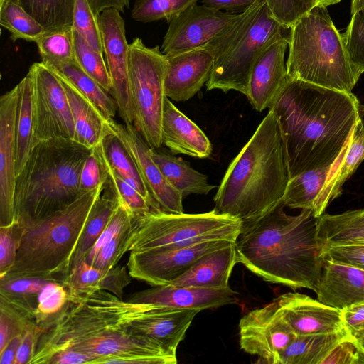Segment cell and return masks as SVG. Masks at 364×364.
Instances as JSON below:
<instances>
[{
	"label": "cell",
	"mask_w": 364,
	"mask_h": 364,
	"mask_svg": "<svg viewBox=\"0 0 364 364\" xmlns=\"http://www.w3.org/2000/svg\"><path fill=\"white\" fill-rule=\"evenodd\" d=\"M269 109L279 125L289 180L333 164L364 113L353 93L289 77Z\"/></svg>",
	"instance_id": "6da1fadb"
},
{
	"label": "cell",
	"mask_w": 364,
	"mask_h": 364,
	"mask_svg": "<svg viewBox=\"0 0 364 364\" xmlns=\"http://www.w3.org/2000/svg\"><path fill=\"white\" fill-rule=\"evenodd\" d=\"M284 201L243 228L236 241L237 262L266 282L316 291L325 262L318 218L310 209L287 215Z\"/></svg>",
	"instance_id": "7a4b0ae2"
},
{
	"label": "cell",
	"mask_w": 364,
	"mask_h": 364,
	"mask_svg": "<svg viewBox=\"0 0 364 364\" xmlns=\"http://www.w3.org/2000/svg\"><path fill=\"white\" fill-rule=\"evenodd\" d=\"M289 181L282 135L269 109L230 164L214 197L215 209L240 220L244 228L283 202Z\"/></svg>",
	"instance_id": "3957f363"
},
{
	"label": "cell",
	"mask_w": 364,
	"mask_h": 364,
	"mask_svg": "<svg viewBox=\"0 0 364 364\" xmlns=\"http://www.w3.org/2000/svg\"><path fill=\"white\" fill-rule=\"evenodd\" d=\"M92 150L73 139H52L36 144L16 178L14 223L43 218L80 197L81 171Z\"/></svg>",
	"instance_id": "277c9868"
},
{
	"label": "cell",
	"mask_w": 364,
	"mask_h": 364,
	"mask_svg": "<svg viewBox=\"0 0 364 364\" xmlns=\"http://www.w3.org/2000/svg\"><path fill=\"white\" fill-rule=\"evenodd\" d=\"M105 183L50 215L23 225L16 223L21 230L18 246L14 264L5 276L63 284L91 208Z\"/></svg>",
	"instance_id": "5b68a950"
},
{
	"label": "cell",
	"mask_w": 364,
	"mask_h": 364,
	"mask_svg": "<svg viewBox=\"0 0 364 364\" xmlns=\"http://www.w3.org/2000/svg\"><path fill=\"white\" fill-rule=\"evenodd\" d=\"M155 306L124 301L105 290L68 295L66 304L58 313L36 323L41 332L28 364H48L54 355L84 341L128 330Z\"/></svg>",
	"instance_id": "8992f818"
},
{
	"label": "cell",
	"mask_w": 364,
	"mask_h": 364,
	"mask_svg": "<svg viewBox=\"0 0 364 364\" xmlns=\"http://www.w3.org/2000/svg\"><path fill=\"white\" fill-rule=\"evenodd\" d=\"M289 30L288 77L353 93L361 73L353 63L327 6H316Z\"/></svg>",
	"instance_id": "52a82bcc"
},
{
	"label": "cell",
	"mask_w": 364,
	"mask_h": 364,
	"mask_svg": "<svg viewBox=\"0 0 364 364\" xmlns=\"http://www.w3.org/2000/svg\"><path fill=\"white\" fill-rule=\"evenodd\" d=\"M264 0H257L225 32L207 45L214 56L207 90L246 95L252 68L263 50L286 36Z\"/></svg>",
	"instance_id": "ba28073f"
},
{
	"label": "cell",
	"mask_w": 364,
	"mask_h": 364,
	"mask_svg": "<svg viewBox=\"0 0 364 364\" xmlns=\"http://www.w3.org/2000/svg\"><path fill=\"white\" fill-rule=\"evenodd\" d=\"M242 223L215 208L204 213H170L151 210L135 215L128 252L186 245L210 240L237 241Z\"/></svg>",
	"instance_id": "9c48e42d"
},
{
	"label": "cell",
	"mask_w": 364,
	"mask_h": 364,
	"mask_svg": "<svg viewBox=\"0 0 364 364\" xmlns=\"http://www.w3.org/2000/svg\"><path fill=\"white\" fill-rule=\"evenodd\" d=\"M166 56L159 46L149 48L139 38L129 44L128 78L134 112L133 125L146 144L159 149L163 144L161 122L166 98Z\"/></svg>",
	"instance_id": "30bf717a"
},
{
	"label": "cell",
	"mask_w": 364,
	"mask_h": 364,
	"mask_svg": "<svg viewBox=\"0 0 364 364\" xmlns=\"http://www.w3.org/2000/svg\"><path fill=\"white\" fill-rule=\"evenodd\" d=\"M33 146L52 139H73L74 122L68 99L57 74L43 63H33Z\"/></svg>",
	"instance_id": "8fae6325"
},
{
	"label": "cell",
	"mask_w": 364,
	"mask_h": 364,
	"mask_svg": "<svg viewBox=\"0 0 364 364\" xmlns=\"http://www.w3.org/2000/svg\"><path fill=\"white\" fill-rule=\"evenodd\" d=\"M235 242L218 240L140 252L131 251L127 267L132 278L153 286L170 284L206 253Z\"/></svg>",
	"instance_id": "7c38bea8"
},
{
	"label": "cell",
	"mask_w": 364,
	"mask_h": 364,
	"mask_svg": "<svg viewBox=\"0 0 364 364\" xmlns=\"http://www.w3.org/2000/svg\"><path fill=\"white\" fill-rule=\"evenodd\" d=\"M242 13L233 14L194 4L169 22L161 50L168 56L205 48L234 23Z\"/></svg>",
	"instance_id": "4fadbf2b"
},
{
	"label": "cell",
	"mask_w": 364,
	"mask_h": 364,
	"mask_svg": "<svg viewBox=\"0 0 364 364\" xmlns=\"http://www.w3.org/2000/svg\"><path fill=\"white\" fill-rule=\"evenodd\" d=\"M239 335L241 349L268 364H279L282 353L297 336L275 300L244 315Z\"/></svg>",
	"instance_id": "5bb4252c"
},
{
	"label": "cell",
	"mask_w": 364,
	"mask_h": 364,
	"mask_svg": "<svg viewBox=\"0 0 364 364\" xmlns=\"http://www.w3.org/2000/svg\"><path fill=\"white\" fill-rule=\"evenodd\" d=\"M103 52L112 81L111 95L114 99L119 117L124 124H133L128 78L129 48L125 23L116 9H107L98 16Z\"/></svg>",
	"instance_id": "9a60e30c"
},
{
	"label": "cell",
	"mask_w": 364,
	"mask_h": 364,
	"mask_svg": "<svg viewBox=\"0 0 364 364\" xmlns=\"http://www.w3.org/2000/svg\"><path fill=\"white\" fill-rule=\"evenodd\" d=\"M108 129L122 141L134 158L141 176L159 208L170 213H182L183 196L167 181L155 164L146 144L133 124L107 122Z\"/></svg>",
	"instance_id": "2e32d148"
},
{
	"label": "cell",
	"mask_w": 364,
	"mask_h": 364,
	"mask_svg": "<svg viewBox=\"0 0 364 364\" xmlns=\"http://www.w3.org/2000/svg\"><path fill=\"white\" fill-rule=\"evenodd\" d=\"M18 87L0 97V226L14 223Z\"/></svg>",
	"instance_id": "e0dca14e"
},
{
	"label": "cell",
	"mask_w": 364,
	"mask_h": 364,
	"mask_svg": "<svg viewBox=\"0 0 364 364\" xmlns=\"http://www.w3.org/2000/svg\"><path fill=\"white\" fill-rule=\"evenodd\" d=\"M274 300L297 336L346 331L341 310L317 299L298 292H288Z\"/></svg>",
	"instance_id": "ac0fdd59"
},
{
	"label": "cell",
	"mask_w": 364,
	"mask_h": 364,
	"mask_svg": "<svg viewBox=\"0 0 364 364\" xmlns=\"http://www.w3.org/2000/svg\"><path fill=\"white\" fill-rule=\"evenodd\" d=\"M288 44L287 36L274 41L263 50L252 68L245 95L257 112L270 107L288 80L284 63Z\"/></svg>",
	"instance_id": "d6986e66"
},
{
	"label": "cell",
	"mask_w": 364,
	"mask_h": 364,
	"mask_svg": "<svg viewBox=\"0 0 364 364\" xmlns=\"http://www.w3.org/2000/svg\"><path fill=\"white\" fill-rule=\"evenodd\" d=\"M166 59L165 94L176 102L188 100L200 90L214 63L213 55L205 48L168 55Z\"/></svg>",
	"instance_id": "ffe728a7"
},
{
	"label": "cell",
	"mask_w": 364,
	"mask_h": 364,
	"mask_svg": "<svg viewBox=\"0 0 364 364\" xmlns=\"http://www.w3.org/2000/svg\"><path fill=\"white\" fill-rule=\"evenodd\" d=\"M237 300L235 292L230 287L205 289L179 287L172 284L154 286L153 288L135 292L127 299L138 304L196 309L200 311L235 303Z\"/></svg>",
	"instance_id": "44dd1931"
},
{
	"label": "cell",
	"mask_w": 364,
	"mask_h": 364,
	"mask_svg": "<svg viewBox=\"0 0 364 364\" xmlns=\"http://www.w3.org/2000/svg\"><path fill=\"white\" fill-rule=\"evenodd\" d=\"M315 293L318 300L340 310L364 302V270L325 258Z\"/></svg>",
	"instance_id": "7402d4cb"
},
{
	"label": "cell",
	"mask_w": 364,
	"mask_h": 364,
	"mask_svg": "<svg viewBox=\"0 0 364 364\" xmlns=\"http://www.w3.org/2000/svg\"><path fill=\"white\" fill-rule=\"evenodd\" d=\"M161 139L172 154H185L205 159L213 151L212 144L205 133L182 113L166 97L164 104Z\"/></svg>",
	"instance_id": "603a6c76"
},
{
	"label": "cell",
	"mask_w": 364,
	"mask_h": 364,
	"mask_svg": "<svg viewBox=\"0 0 364 364\" xmlns=\"http://www.w3.org/2000/svg\"><path fill=\"white\" fill-rule=\"evenodd\" d=\"M200 311L156 305L147 316L135 321L129 331L134 334L153 338L168 351L176 354L179 343Z\"/></svg>",
	"instance_id": "cb8c5ba5"
},
{
	"label": "cell",
	"mask_w": 364,
	"mask_h": 364,
	"mask_svg": "<svg viewBox=\"0 0 364 364\" xmlns=\"http://www.w3.org/2000/svg\"><path fill=\"white\" fill-rule=\"evenodd\" d=\"M237 263L235 242L206 253L171 284L179 287L228 289L232 271Z\"/></svg>",
	"instance_id": "d4e9b609"
},
{
	"label": "cell",
	"mask_w": 364,
	"mask_h": 364,
	"mask_svg": "<svg viewBox=\"0 0 364 364\" xmlns=\"http://www.w3.org/2000/svg\"><path fill=\"white\" fill-rule=\"evenodd\" d=\"M364 159V124L362 119L355 127L346 146L333 165L316 200L313 211L316 217L341 193L344 183L355 173Z\"/></svg>",
	"instance_id": "484cf974"
},
{
	"label": "cell",
	"mask_w": 364,
	"mask_h": 364,
	"mask_svg": "<svg viewBox=\"0 0 364 364\" xmlns=\"http://www.w3.org/2000/svg\"><path fill=\"white\" fill-rule=\"evenodd\" d=\"M127 266L109 269L95 267L83 258L74 263L63 282L70 296H81L105 290L122 299L123 291L131 282Z\"/></svg>",
	"instance_id": "4316f807"
},
{
	"label": "cell",
	"mask_w": 364,
	"mask_h": 364,
	"mask_svg": "<svg viewBox=\"0 0 364 364\" xmlns=\"http://www.w3.org/2000/svg\"><path fill=\"white\" fill-rule=\"evenodd\" d=\"M57 75L62 82L70 104L75 128L73 140L87 148H95L107 134V121L69 82Z\"/></svg>",
	"instance_id": "83f0119b"
},
{
	"label": "cell",
	"mask_w": 364,
	"mask_h": 364,
	"mask_svg": "<svg viewBox=\"0 0 364 364\" xmlns=\"http://www.w3.org/2000/svg\"><path fill=\"white\" fill-rule=\"evenodd\" d=\"M150 154L167 181L183 198L190 194L207 195L215 188L208 182L207 176L181 158L151 148Z\"/></svg>",
	"instance_id": "f1b7e54d"
},
{
	"label": "cell",
	"mask_w": 364,
	"mask_h": 364,
	"mask_svg": "<svg viewBox=\"0 0 364 364\" xmlns=\"http://www.w3.org/2000/svg\"><path fill=\"white\" fill-rule=\"evenodd\" d=\"M97 152L122 179L137 190L149 203L153 210H161L151 197L129 151L107 125V134L95 146Z\"/></svg>",
	"instance_id": "f546056e"
},
{
	"label": "cell",
	"mask_w": 364,
	"mask_h": 364,
	"mask_svg": "<svg viewBox=\"0 0 364 364\" xmlns=\"http://www.w3.org/2000/svg\"><path fill=\"white\" fill-rule=\"evenodd\" d=\"M119 205L118 198L109 178L93 203L86 220L82 233L73 258L71 266L85 258L99 238ZM70 266V267H71Z\"/></svg>",
	"instance_id": "4dcf8cb0"
},
{
	"label": "cell",
	"mask_w": 364,
	"mask_h": 364,
	"mask_svg": "<svg viewBox=\"0 0 364 364\" xmlns=\"http://www.w3.org/2000/svg\"><path fill=\"white\" fill-rule=\"evenodd\" d=\"M50 68L86 97L105 121L113 119L118 111L114 99L95 79L85 73L75 60Z\"/></svg>",
	"instance_id": "1f68e13d"
},
{
	"label": "cell",
	"mask_w": 364,
	"mask_h": 364,
	"mask_svg": "<svg viewBox=\"0 0 364 364\" xmlns=\"http://www.w3.org/2000/svg\"><path fill=\"white\" fill-rule=\"evenodd\" d=\"M348 334L343 331L296 336L282 353L279 364H321L333 348Z\"/></svg>",
	"instance_id": "d6a6232c"
},
{
	"label": "cell",
	"mask_w": 364,
	"mask_h": 364,
	"mask_svg": "<svg viewBox=\"0 0 364 364\" xmlns=\"http://www.w3.org/2000/svg\"><path fill=\"white\" fill-rule=\"evenodd\" d=\"M17 87L16 176L22 171L33 147V80L29 73Z\"/></svg>",
	"instance_id": "836d02e7"
},
{
	"label": "cell",
	"mask_w": 364,
	"mask_h": 364,
	"mask_svg": "<svg viewBox=\"0 0 364 364\" xmlns=\"http://www.w3.org/2000/svg\"><path fill=\"white\" fill-rule=\"evenodd\" d=\"M333 164L326 167L306 171L291 178L283 198L285 206L313 210Z\"/></svg>",
	"instance_id": "e575fe53"
},
{
	"label": "cell",
	"mask_w": 364,
	"mask_h": 364,
	"mask_svg": "<svg viewBox=\"0 0 364 364\" xmlns=\"http://www.w3.org/2000/svg\"><path fill=\"white\" fill-rule=\"evenodd\" d=\"M4 0H0V3ZM35 18L46 32L73 27L76 0H11Z\"/></svg>",
	"instance_id": "d590c367"
},
{
	"label": "cell",
	"mask_w": 364,
	"mask_h": 364,
	"mask_svg": "<svg viewBox=\"0 0 364 364\" xmlns=\"http://www.w3.org/2000/svg\"><path fill=\"white\" fill-rule=\"evenodd\" d=\"M0 25L9 31L14 42L23 39L36 43L46 32L35 18L11 0L0 3Z\"/></svg>",
	"instance_id": "8d00e7d4"
},
{
	"label": "cell",
	"mask_w": 364,
	"mask_h": 364,
	"mask_svg": "<svg viewBox=\"0 0 364 364\" xmlns=\"http://www.w3.org/2000/svg\"><path fill=\"white\" fill-rule=\"evenodd\" d=\"M36 44L41 62L49 67L75 60L73 27L46 32Z\"/></svg>",
	"instance_id": "74e56055"
},
{
	"label": "cell",
	"mask_w": 364,
	"mask_h": 364,
	"mask_svg": "<svg viewBox=\"0 0 364 364\" xmlns=\"http://www.w3.org/2000/svg\"><path fill=\"white\" fill-rule=\"evenodd\" d=\"M75 59L82 69L111 94L112 85L103 55L93 49L73 28Z\"/></svg>",
	"instance_id": "f35d334b"
},
{
	"label": "cell",
	"mask_w": 364,
	"mask_h": 364,
	"mask_svg": "<svg viewBox=\"0 0 364 364\" xmlns=\"http://www.w3.org/2000/svg\"><path fill=\"white\" fill-rule=\"evenodd\" d=\"M198 0H136L132 10V18L139 22L149 23L159 20L170 22Z\"/></svg>",
	"instance_id": "ab89813d"
},
{
	"label": "cell",
	"mask_w": 364,
	"mask_h": 364,
	"mask_svg": "<svg viewBox=\"0 0 364 364\" xmlns=\"http://www.w3.org/2000/svg\"><path fill=\"white\" fill-rule=\"evenodd\" d=\"M73 27L93 49L104 54L98 16L87 0H76Z\"/></svg>",
	"instance_id": "60d3db41"
},
{
	"label": "cell",
	"mask_w": 364,
	"mask_h": 364,
	"mask_svg": "<svg viewBox=\"0 0 364 364\" xmlns=\"http://www.w3.org/2000/svg\"><path fill=\"white\" fill-rule=\"evenodd\" d=\"M101 159L106 166L109 181L120 205L134 215L153 210L148 200L137 190L122 179L102 158Z\"/></svg>",
	"instance_id": "b9f144b4"
},
{
	"label": "cell",
	"mask_w": 364,
	"mask_h": 364,
	"mask_svg": "<svg viewBox=\"0 0 364 364\" xmlns=\"http://www.w3.org/2000/svg\"><path fill=\"white\" fill-rule=\"evenodd\" d=\"M274 19L286 29L318 5V0H264Z\"/></svg>",
	"instance_id": "7bdbcfd3"
},
{
	"label": "cell",
	"mask_w": 364,
	"mask_h": 364,
	"mask_svg": "<svg viewBox=\"0 0 364 364\" xmlns=\"http://www.w3.org/2000/svg\"><path fill=\"white\" fill-rule=\"evenodd\" d=\"M68 299V292L63 284L48 282L37 296L35 311L36 323L58 313L66 304Z\"/></svg>",
	"instance_id": "ee69618b"
},
{
	"label": "cell",
	"mask_w": 364,
	"mask_h": 364,
	"mask_svg": "<svg viewBox=\"0 0 364 364\" xmlns=\"http://www.w3.org/2000/svg\"><path fill=\"white\" fill-rule=\"evenodd\" d=\"M132 222L133 220L104 245L89 264L103 269L115 267L125 252H128Z\"/></svg>",
	"instance_id": "f6af8a7d"
},
{
	"label": "cell",
	"mask_w": 364,
	"mask_h": 364,
	"mask_svg": "<svg viewBox=\"0 0 364 364\" xmlns=\"http://www.w3.org/2000/svg\"><path fill=\"white\" fill-rule=\"evenodd\" d=\"M342 36L353 63L362 74L364 72V10L351 14Z\"/></svg>",
	"instance_id": "bcb514c9"
},
{
	"label": "cell",
	"mask_w": 364,
	"mask_h": 364,
	"mask_svg": "<svg viewBox=\"0 0 364 364\" xmlns=\"http://www.w3.org/2000/svg\"><path fill=\"white\" fill-rule=\"evenodd\" d=\"M106 166L97 151L93 148L82 166L80 178V191L85 193L102 187L108 180Z\"/></svg>",
	"instance_id": "7dc6e473"
},
{
	"label": "cell",
	"mask_w": 364,
	"mask_h": 364,
	"mask_svg": "<svg viewBox=\"0 0 364 364\" xmlns=\"http://www.w3.org/2000/svg\"><path fill=\"white\" fill-rule=\"evenodd\" d=\"M321 364H364V350L351 334L341 340Z\"/></svg>",
	"instance_id": "c3c4849f"
},
{
	"label": "cell",
	"mask_w": 364,
	"mask_h": 364,
	"mask_svg": "<svg viewBox=\"0 0 364 364\" xmlns=\"http://www.w3.org/2000/svg\"><path fill=\"white\" fill-rule=\"evenodd\" d=\"M20 234L16 223L0 226V278L7 274L14 264Z\"/></svg>",
	"instance_id": "681fc988"
},
{
	"label": "cell",
	"mask_w": 364,
	"mask_h": 364,
	"mask_svg": "<svg viewBox=\"0 0 364 364\" xmlns=\"http://www.w3.org/2000/svg\"><path fill=\"white\" fill-rule=\"evenodd\" d=\"M325 258L364 270V243L324 245Z\"/></svg>",
	"instance_id": "f907efd6"
},
{
	"label": "cell",
	"mask_w": 364,
	"mask_h": 364,
	"mask_svg": "<svg viewBox=\"0 0 364 364\" xmlns=\"http://www.w3.org/2000/svg\"><path fill=\"white\" fill-rule=\"evenodd\" d=\"M135 215L119 203L109 223L85 257L87 263L93 259L100 248L129 224Z\"/></svg>",
	"instance_id": "816d5d0a"
},
{
	"label": "cell",
	"mask_w": 364,
	"mask_h": 364,
	"mask_svg": "<svg viewBox=\"0 0 364 364\" xmlns=\"http://www.w3.org/2000/svg\"><path fill=\"white\" fill-rule=\"evenodd\" d=\"M1 279V291L12 295L31 297L38 295L48 280L36 277L4 276Z\"/></svg>",
	"instance_id": "f5cc1de1"
},
{
	"label": "cell",
	"mask_w": 364,
	"mask_h": 364,
	"mask_svg": "<svg viewBox=\"0 0 364 364\" xmlns=\"http://www.w3.org/2000/svg\"><path fill=\"white\" fill-rule=\"evenodd\" d=\"M318 237L323 245L364 243V225L318 228Z\"/></svg>",
	"instance_id": "db71d44e"
},
{
	"label": "cell",
	"mask_w": 364,
	"mask_h": 364,
	"mask_svg": "<svg viewBox=\"0 0 364 364\" xmlns=\"http://www.w3.org/2000/svg\"><path fill=\"white\" fill-rule=\"evenodd\" d=\"M364 225V208L342 213L323 214L318 218V228H336Z\"/></svg>",
	"instance_id": "11a10c76"
},
{
	"label": "cell",
	"mask_w": 364,
	"mask_h": 364,
	"mask_svg": "<svg viewBox=\"0 0 364 364\" xmlns=\"http://www.w3.org/2000/svg\"><path fill=\"white\" fill-rule=\"evenodd\" d=\"M41 332V329L36 323L31 322L27 326L18 348L14 364L29 363Z\"/></svg>",
	"instance_id": "9f6ffc18"
},
{
	"label": "cell",
	"mask_w": 364,
	"mask_h": 364,
	"mask_svg": "<svg viewBox=\"0 0 364 364\" xmlns=\"http://www.w3.org/2000/svg\"><path fill=\"white\" fill-rule=\"evenodd\" d=\"M341 311L344 326L350 334H353L364 323V302L352 304Z\"/></svg>",
	"instance_id": "6f0895ef"
},
{
	"label": "cell",
	"mask_w": 364,
	"mask_h": 364,
	"mask_svg": "<svg viewBox=\"0 0 364 364\" xmlns=\"http://www.w3.org/2000/svg\"><path fill=\"white\" fill-rule=\"evenodd\" d=\"M95 357L80 350L68 349L54 355L48 364L94 363Z\"/></svg>",
	"instance_id": "680465c9"
},
{
	"label": "cell",
	"mask_w": 364,
	"mask_h": 364,
	"mask_svg": "<svg viewBox=\"0 0 364 364\" xmlns=\"http://www.w3.org/2000/svg\"><path fill=\"white\" fill-rule=\"evenodd\" d=\"M202 4L220 11L240 14L247 10L257 0H200Z\"/></svg>",
	"instance_id": "91938a15"
},
{
	"label": "cell",
	"mask_w": 364,
	"mask_h": 364,
	"mask_svg": "<svg viewBox=\"0 0 364 364\" xmlns=\"http://www.w3.org/2000/svg\"><path fill=\"white\" fill-rule=\"evenodd\" d=\"M94 11L98 16L100 14L107 9H116L124 12L129 7V0H87Z\"/></svg>",
	"instance_id": "94428289"
},
{
	"label": "cell",
	"mask_w": 364,
	"mask_h": 364,
	"mask_svg": "<svg viewBox=\"0 0 364 364\" xmlns=\"http://www.w3.org/2000/svg\"><path fill=\"white\" fill-rule=\"evenodd\" d=\"M22 337L23 334L13 337L0 352L1 364H14L16 352Z\"/></svg>",
	"instance_id": "6125c7cd"
},
{
	"label": "cell",
	"mask_w": 364,
	"mask_h": 364,
	"mask_svg": "<svg viewBox=\"0 0 364 364\" xmlns=\"http://www.w3.org/2000/svg\"><path fill=\"white\" fill-rule=\"evenodd\" d=\"M364 10V0H351L350 12L351 14L355 12Z\"/></svg>",
	"instance_id": "be15d7a7"
},
{
	"label": "cell",
	"mask_w": 364,
	"mask_h": 364,
	"mask_svg": "<svg viewBox=\"0 0 364 364\" xmlns=\"http://www.w3.org/2000/svg\"><path fill=\"white\" fill-rule=\"evenodd\" d=\"M352 336L355 337L361 348L364 350V328L358 330Z\"/></svg>",
	"instance_id": "e7e4bbea"
},
{
	"label": "cell",
	"mask_w": 364,
	"mask_h": 364,
	"mask_svg": "<svg viewBox=\"0 0 364 364\" xmlns=\"http://www.w3.org/2000/svg\"><path fill=\"white\" fill-rule=\"evenodd\" d=\"M341 0H318V4L323 5L326 6L338 4Z\"/></svg>",
	"instance_id": "03108f58"
}]
</instances>
